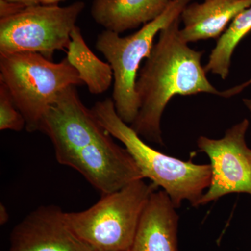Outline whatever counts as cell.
<instances>
[{
    "label": "cell",
    "instance_id": "obj_17",
    "mask_svg": "<svg viewBox=\"0 0 251 251\" xmlns=\"http://www.w3.org/2000/svg\"><path fill=\"white\" fill-rule=\"evenodd\" d=\"M4 1L21 5V6H25V7H29V6L40 4V0H4Z\"/></svg>",
    "mask_w": 251,
    "mask_h": 251
},
{
    "label": "cell",
    "instance_id": "obj_15",
    "mask_svg": "<svg viewBox=\"0 0 251 251\" xmlns=\"http://www.w3.org/2000/svg\"><path fill=\"white\" fill-rule=\"evenodd\" d=\"M26 122L15 105L6 86L0 82V130L21 131L25 128Z\"/></svg>",
    "mask_w": 251,
    "mask_h": 251
},
{
    "label": "cell",
    "instance_id": "obj_13",
    "mask_svg": "<svg viewBox=\"0 0 251 251\" xmlns=\"http://www.w3.org/2000/svg\"><path fill=\"white\" fill-rule=\"evenodd\" d=\"M67 59L91 94H103L111 86L113 72L108 62H103L86 44L80 28L75 26L71 33Z\"/></svg>",
    "mask_w": 251,
    "mask_h": 251
},
{
    "label": "cell",
    "instance_id": "obj_8",
    "mask_svg": "<svg viewBox=\"0 0 251 251\" xmlns=\"http://www.w3.org/2000/svg\"><path fill=\"white\" fill-rule=\"evenodd\" d=\"M249 125V120L244 119L226 130L222 138H198V151L208 156L211 169L210 184L198 206L231 193L251 196V149L246 141Z\"/></svg>",
    "mask_w": 251,
    "mask_h": 251
},
{
    "label": "cell",
    "instance_id": "obj_16",
    "mask_svg": "<svg viewBox=\"0 0 251 251\" xmlns=\"http://www.w3.org/2000/svg\"><path fill=\"white\" fill-rule=\"evenodd\" d=\"M26 7L21 5L9 2L4 0H0V18L13 16L22 11Z\"/></svg>",
    "mask_w": 251,
    "mask_h": 251
},
{
    "label": "cell",
    "instance_id": "obj_1",
    "mask_svg": "<svg viewBox=\"0 0 251 251\" xmlns=\"http://www.w3.org/2000/svg\"><path fill=\"white\" fill-rule=\"evenodd\" d=\"M39 131L52 142L58 163L78 172L102 196L143 179L129 153L82 103L75 86L59 94Z\"/></svg>",
    "mask_w": 251,
    "mask_h": 251
},
{
    "label": "cell",
    "instance_id": "obj_7",
    "mask_svg": "<svg viewBox=\"0 0 251 251\" xmlns=\"http://www.w3.org/2000/svg\"><path fill=\"white\" fill-rule=\"evenodd\" d=\"M85 6L83 1L67 6L40 4L0 18V54L35 52L52 60L56 51L67 49Z\"/></svg>",
    "mask_w": 251,
    "mask_h": 251
},
{
    "label": "cell",
    "instance_id": "obj_19",
    "mask_svg": "<svg viewBox=\"0 0 251 251\" xmlns=\"http://www.w3.org/2000/svg\"><path fill=\"white\" fill-rule=\"evenodd\" d=\"M66 0H40V4L46 5H59Z\"/></svg>",
    "mask_w": 251,
    "mask_h": 251
},
{
    "label": "cell",
    "instance_id": "obj_14",
    "mask_svg": "<svg viewBox=\"0 0 251 251\" xmlns=\"http://www.w3.org/2000/svg\"><path fill=\"white\" fill-rule=\"evenodd\" d=\"M251 31V6L236 16L222 35L217 39L204 70L219 75L223 80L228 77L229 68L236 48Z\"/></svg>",
    "mask_w": 251,
    "mask_h": 251
},
{
    "label": "cell",
    "instance_id": "obj_6",
    "mask_svg": "<svg viewBox=\"0 0 251 251\" xmlns=\"http://www.w3.org/2000/svg\"><path fill=\"white\" fill-rule=\"evenodd\" d=\"M191 1L175 0L161 16L129 36L122 37L105 29L97 36L96 49L103 54L113 72L112 101L117 115L128 125L135 121L139 112L135 83L140 64L151 54L155 38L161 29L180 17Z\"/></svg>",
    "mask_w": 251,
    "mask_h": 251
},
{
    "label": "cell",
    "instance_id": "obj_5",
    "mask_svg": "<svg viewBox=\"0 0 251 251\" xmlns=\"http://www.w3.org/2000/svg\"><path fill=\"white\" fill-rule=\"evenodd\" d=\"M159 189L135 180L85 211L64 212L68 226L93 251H128L150 196Z\"/></svg>",
    "mask_w": 251,
    "mask_h": 251
},
{
    "label": "cell",
    "instance_id": "obj_11",
    "mask_svg": "<svg viewBox=\"0 0 251 251\" xmlns=\"http://www.w3.org/2000/svg\"><path fill=\"white\" fill-rule=\"evenodd\" d=\"M251 6V0H204L189 3L180 15L185 42L218 39L236 16Z\"/></svg>",
    "mask_w": 251,
    "mask_h": 251
},
{
    "label": "cell",
    "instance_id": "obj_20",
    "mask_svg": "<svg viewBox=\"0 0 251 251\" xmlns=\"http://www.w3.org/2000/svg\"><path fill=\"white\" fill-rule=\"evenodd\" d=\"M242 101L246 108L249 110V113H250L251 120V99H243Z\"/></svg>",
    "mask_w": 251,
    "mask_h": 251
},
{
    "label": "cell",
    "instance_id": "obj_9",
    "mask_svg": "<svg viewBox=\"0 0 251 251\" xmlns=\"http://www.w3.org/2000/svg\"><path fill=\"white\" fill-rule=\"evenodd\" d=\"M9 251H93L69 227L59 206H41L16 225Z\"/></svg>",
    "mask_w": 251,
    "mask_h": 251
},
{
    "label": "cell",
    "instance_id": "obj_12",
    "mask_svg": "<svg viewBox=\"0 0 251 251\" xmlns=\"http://www.w3.org/2000/svg\"><path fill=\"white\" fill-rule=\"evenodd\" d=\"M175 0H93L91 16L106 30L122 34L161 16Z\"/></svg>",
    "mask_w": 251,
    "mask_h": 251
},
{
    "label": "cell",
    "instance_id": "obj_3",
    "mask_svg": "<svg viewBox=\"0 0 251 251\" xmlns=\"http://www.w3.org/2000/svg\"><path fill=\"white\" fill-rule=\"evenodd\" d=\"M92 111L100 125L125 145L143 179H150L163 190L176 209L184 201L198 207L210 184V164L182 161L151 148L117 115L112 99L97 101Z\"/></svg>",
    "mask_w": 251,
    "mask_h": 251
},
{
    "label": "cell",
    "instance_id": "obj_2",
    "mask_svg": "<svg viewBox=\"0 0 251 251\" xmlns=\"http://www.w3.org/2000/svg\"><path fill=\"white\" fill-rule=\"evenodd\" d=\"M179 17L160 31L135 83L140 109L130 126L143 140L161 145H164L162 115L175 96L206 93L229 98L251 85L250 79L222 92L211 85L201 63L204 51L191 49L183 41Z\"/></svg>",
    "mask_w": 251,
    "mask_h": 251
},
{
    "label": "cell",
    "instance_id": "obj_18",
    "mask_svg": "<svg viewBox=\"0 0 251 251\" xmlns=\"http://www.w3.org/2000/svg\"><path fill=\"white\" fill-rule=\"evenodd\" d=\"M9 219V214L8 213L6 206L1 203L0 204V224L4 226L8 222Z\"/></svg>",
    "mask_w": 251,
    "mask_h": 251
},
{
    "label": "cell",
    "instance_id": "obj_4",
    "mask_svg": "<svg viewBox=\"0 0 251 251\" xmlns=\"http://www.w3.org/2000/svg\"><path fill=\"white\" fill-rule=\"evenodd\" d=\"M0 82L9 90L29 133L39 131L46 112L63 90L84 85L67 57L54 63L35 52L0 54Z\"/></svg>",
    "mask_w": 251,
    "mask_h": 251
},
{
    "label": "cell",
    "instance_id": "obj_10",
    "mask_svg": "<svg viewBox=\"0 0 251 251\" xmlns=\"http://www.w3.org/2000/svg\"><path fill=\"white\" fill-rule=\"evenodd\" d=\"M163 190L150 196L128 251H178L179 215Z\"/></svg>",
    "mask_w": 251,
    "mask_h": 251
}]
</instances>
